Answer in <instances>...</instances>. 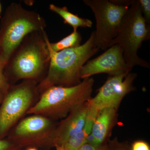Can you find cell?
<instances>
[{"label": "cell", "instance_id": "6da1fadb", "mask_svg": "<svg viewBox=\"0 0 150 150\" xmlns=\"http://www.w3.org/2000/svg\"><path fill=\"white\" fill-rule=\"evenodd\" d=\"M47 35L45 30L30 33L13 51L4 69L10 84L20 80L39 83L44 79L50 63Z\"/></svg>", "mask_w": 150, "mask_h": 150}, {"label": "cell", "instance_id": "7a4b0ae2", "mask_svg": "<svg viewBox=\"0 0 150 150\" xmlns=\"http://www.w3.org/2000/svg\"><path fill=\"white\" fill-rule=\"evenodd\" d=\"M48 48L50 65L46 76L38 84L40 94L54 86H71L79 83L82 68L99 50L95 44L94 31L85 43L78 47L59 52Z\"/></svg>", "mask_w": 150, "mask_h": 150}, {"label": "cell", "instance_id": "3957f363", "mask_svg": "<svg viewBox=\"0 0 150 150\" xmlns=\"http://www.w3.org/2000/svg\"><path fill=\"white\" fill-rule=\"evenodd\" d=\"M45 19L21 4L12 3L0 22V65L4 68L10 57L24 38L33 32L45 30Z\"/></svg>", "mask_w": 150, "mask_h": 150}, {"label": "cell", "instance_id": "277c9868", "mask_svg": "<svg viewBox=\"0 0 150 150\" xmlns=\"http://www.w3.org/2000/svg\"><path fill=\"white\" fill-rule=\"evenodd\" d=\"M94 80L89 77L71 86H54L40 94V98L27 112L49 118H65L76 107L91 99Z\"/></svg>", "mask_w": 150, "mask_h": 150}, {"label": "cell", "instance_id": "5b68a950", "mask_svg": "<svg viewBox=\"0 0 150 150\" xmlns=\"http://www.w3.org/2000/svg\"><path fill=\"white\" fill-rule=\"evenodd\" d=\"M150 38V25L142 15L139 0H134L123 17L118 35L110 42L109 48L115 44L121 46L130 72L136 66L150 68L149 63L137 54L143 42Z\"/></svg>", "mask_w": 150, "mask_h": 150}, {"label": "cell", "instance_id": "8992f818", "mask_svg": "<svg viewBox=\"0 0 150 150\" xmlns=\"http://www.w3.org/2000/svg\"><path fill=\"white\" fill-rule=\"evenodd\" d=\"M134 0H84L96 20L95 44L98 49L105 51L116 37L125 14Z\"/></svg>", "mask_w": 150, "mask_h": 150}, {"label": "cell", "instance_id": "52a82bcc", "mask_svg": "<svg viewBox=\"0 0 150 150\" xmlns=\"http://www.w3.org/2000/svg\"><path fill=\"white\" fill-rule=\"evenodd\" d=\"M38 84L36 81L23 80L16 85H11L0 106V139L6 138L32 106L39 93Z\"/></svg>", "mask_w": 150, "mask_h": 150}, {"label": "cell", "instance_id": "ba28073f", "mask_svg": "<svg viewBox=\"0 0 150 150\" xmlns=\"http://www.w3.org/2000/svg\"><path fill=\"white\" fill-rule=\"evenodd\" d=\"M56 126L51 119L33 114L21 120L9 133L8 139L20 147H54L52 136Z\"/></svg>", "mask_w": 150, "mask_h": 150}, {"label": "cell", "instance_id": "9c48e42d", "mask_svg": "<svg viewBox=\"0 0 150 150\" xmlns=\"http://www.w3.org/2000/svg\"><path fill=\"white\" fill-rule=\"evenodd\" d=\"M136 74L129 73L111 76L98 90L96 96L89 100L90 104L98 110L106 108L117 110L124 96L134 90L133 82Z\"/></svg>", "mask_w": 150, "mask_h": 150}, {"label": "cell", "instance_id": "30bf717a", "mask_svg": "<svg viewBox=\"0 0 150 150\" xmlns=\"http://www.w3.org/2000/svg\"><path fill=\"white\" fill-rule=\"evenodd\" d=\"M130 72L123 57V49L115 44L108 48L100 56L88 61L82 68L80 78L84 79L102 73L115 76Z\"/></svg>", "mask_w": 150, "mask_h": 150}, {"label": "cell", "instance_id": "8fae6325", "mask_svg": "<svg viewBox=\"0 0 150 150\" xmlns=\"http://www.w3.org/2000/svg\"><path fill=\"white\" fill-rule=\"evenodd\" d=\"M88 101L74 108L56 126L52 136L53 146H62L68 139L79 132L85 123L88 111Z\"/></svg>", "mask_w": 150, "mask_h": 150}, {"label": "cell", "instance_id": "7c38bea8", "mask_svg": "<svg viewBox=\"0 0 150 150\" xmlns=\"http://www.w3.org/2000/svg\"><path fill=\"white\" fill-rule=\"evenodd\" d=\"M116 112V109L112 108L98 110L91 132L94 140V146H103L107 144L105 141Z\"/></svg>", "mask_w": 150, "mask_h": 150}, {"label": "cell", "instance_id": "4fadbf2b", "mask_svg": "<svg viewBox=\"0 0 150 150\" xmlns=\"http://www.w3.org/2000/svg\"><path fill=\"white\" fill-rule=\"evenodd\" d=\"M98 110L89 103L86 119L83 128L77 134L70 137L62 146L64 150H79L83 145L86 143L87 139L91 133L93 125Z\"/></svg>", "mask_w": 150, "mask_h": 150}, {"label": "cell", "instance_id": "5bb4252c", "mask_svg": "<svg viewBox=\"0 0 150 150\" xmlns=\"http://www.w3.org/2000/svg\"><path fill=\"white\" fill-rule=\"evenodd\" d=\"M49 9L51 11L59 15L64 20V23L69 25L74 30H77L79 27L91 28L92 26L93 22L90 20L80 17L77 15L73 13L68 10L67 7H60L51 4Z\"/></svg>", "mask_w": 150, "mask_h": 150}, {"label": "cell", "instance_id": "9a60e30c", "mask_svg": "<svg viewBox=\"0 0 150 150\" xmlns=\"http://www.w3.org/2000/svg\"><path fill=\"white\" fill-rule=\"evenodd\" d=\"M82 40L81 36L77 30H74L71 33L55 43L49 41L48 35L46 37L47 46L54 52L59 51L80 46Z\"/></svg>", "mask_w": 150, "mask_h": 150}, {"label": "cell", "instance_id": "2e32d148", "mask_svg": "<svg viewBox=\"0 0 150 150\" xmlns=\"http://www.w3.org/2000/svg\"><path fill=\"white\" fill-rule=\"evenodd\" d=\"M105 150H131V146L126 142H120L114 139L106 144Z\"/></svg>", "mask_w": 150, "mask_h": 150}, {"label": "cell", "instance_id": "e0dca14e", "mask_svg": "<svg viewBox=\"0 0 150 150\" xmlns=\"http://www.w3.org/2000/svg\"><path fill=\"white\" fill-rule=\"evenodd\" d=\"M142 15L147 24H150V1L139 0Z\"/></svg>", "mask_w": 150, "mask_h": 150}, {"label": "cell", "instance_id": "ac0fdd59", "mask_svg": "<svg viewBox=\"0 0 150 150\" xmlns=\"http://www.w3.org/2000/svg\"><path fill=\"white\" fill-rule=\"evenodd\" d=\"M0 150H24L8 138L0 139Z\"/></svg>", "mask_w": 150, "mask_h": 150}, {"label": "cell", "instance_id": "d6986e66", "mask_svg": "<svg viewBox=\"0 0 150 150\" xmlns=\"http://www.w3.org/2000/svg\"><path fill=\"white\" fill-rule=\"evenodd\" d=\"M10 85L4 74V68L0 65V91L6 93Z\"/></svg>", "mask_w": 150, "mask_h": 150}, {"label": "cell", "instance_id": "ffe728a7", "mask_svg": "<svg viewBox=\"0 0 150 150\" xmlns=\"http://www.w3.org/2000/svg\"><path fill=\"white\" fill-rule=\"evenodd\" d=\"M131 150H150V147L147 142L143 141H137L131 145Z\"/></svg>", "mask_w": 150, "mask_h": 150}, {"label": "cell", "instance_id": "44dd1931", "mask_svg": "<svg viewBox=\"0 0 150 150\" xmlns=\"http://www.w3.org/2000/svg\"><path fill=\"white\" fill-rule=\"evenodd\" d=\"M106 145V144L103 146H97L86 143L79 150H105Z\"/></svg>", "mask_w": 150, "mask_h": 150}, {"label": "cell", "instance_id": "7402d4cb", "mask_svg": "<svg viewBox=\"0 0 150 150\" xmlns=\"http://www.w3.org/2000/svg\"><path fill=\"white\" fill-rule=\"evenodd\" d=\"M6 93L4 92L0 91V104H1V103L2 102Z\"/></svg>", "mask_w": 150, "mask_h": 150}, {"label": "cell", "instance_id": "603a6c76", "mask_svg": "<svg viewBox=\"0 0 150 150\" xmlns=\"http://www.w3.org/2000/svg\"><path fill=\"white\" fill-rule=\"evenodd\" d=\"M25 150H38L37 148L34 147H27L25 148Z\"/></svg>", "mask_w": 150, "mask_h": 150}, {"label": "cell", "instance_id": "cb8c5ba5", "mask_svg": "<svg viewBox=\"0 0 150 150\" xmlns=\"http://www.w3.org/2000/svg\"><path fill=\"white\" fill-rule=\"evenodd\" d=\"M55 148H56V150H64L62 146H56Z\"/></svg>", "mask_w": 150, "mask_h": 150}, {"label": "cell", "instance_id": "d4e9b609", "mask_svg": "<svg viewBox=\"0 0 150 150\" xmlns=\"http://www.w3.org/2000/svg\"><path fill=\"white\" fill-rule=\"evenodd\" d=\"M2 11V6L1 4V2H0V14H1V13Z\"/></svg>", "mask_w": 150, "mask_h": 150}]
</instances>
